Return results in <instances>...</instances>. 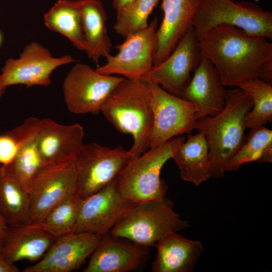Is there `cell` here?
Returning a JSON list of instances; mask_svg holds the SVG:
<instances>
[{
    "mask_svg": "<svg viewBox=\"0 0 272 272\" xmlns=\"http://www.w3.org/2000/svg\"><path fill=\"white\" fill-rule=\"evenodd\" d=\"M199 46L225 87H238L259 79L263 70L272 64V43L268 39L231 25L214 27L199 40Z\"/></svg>",
    "mask_w": 272,
    "mask_h": 272,
    "instance_id": "6da1fadb",
    "label": "cell"
},
{
    "mask_svg": "<svg viewBox=\"0 0 272 272\" xmlns=\"http://www.w3.org/2000/svg\"><path fill=\"white\" fill-rule=\"evenodd\" d=\"M253 105L251 97L238 87L226 90L224 108L218 114L197 119L193 129L202 133L209 147L211 177H223L226 167L246 137L244 119Z\"/></svg>",
    "mask_w": 272,
    "mask_h": 272,
    "instance_id": "7a4b0ae2",
    "label": "cell"
},
{
    "mask_svg": "<svg viewBox=\"0 0 272 272\" xmlns=\"http://www.w3.org/2000/svg\"><path fill=\"white\" fill-rule=\"evenodd\" d=\"M100 111L119 132L132 137L133 143L128 150L131 159L147 151L153 123L147 81L124 79L111 92Z\"/></svg>",
    "mask_w": 272,
    "mask_h": 272,
    "instance_id": "3957f363",
    "label": "cell"
},
{
    "mask_svg": "<svg viewBox=\"0 0 272 272\" xmlns=\"http://www.w3.org/2000/svg\"><path fill=\"white\" fill-rule=\"evenodd\" d=\"M185 140L181 135L173 138L131 159L116 177L121 195L136 203L165 197L168 187L161 177V170Z\"/></svg>",
    "mask_w": 272,
    "mask_h": 272,
    "instance_id": "277c9868",
    "label": "cell"
},
{
    "mask_svg": "<svg viewBox=\"0 0 272 272\" xmlns=\"http://www.w3.org/2000/svg\"><path fill=\"white\" fill-rule=\"evenodd\" d=\"M173 207L172 201L165 197L136 203L109 233L140 245L155 246L168 234L190 226L174 211Z\"/></svg>",
    "mask_w": 272,
    "mask_h": 272,
    "instance_id": "5b68a950",
    "label": "cell"
},
{
    "mask_svg": "<svg viewBox=\"0 0 272 272\" xmlns=\"http://www.w3.org/2000/svg\"><path fill=\"white\" fill-rule=\"evenodd\" d=\"M221 24L237 27L249 35L272 38V13L257 4L248 1L202 0L192 23L197 39Z\"/></svg>",
    "mask_w": 272,
    "mask_h": 272,
    "instance_id": "8992f818",
    "label": "cell"
},
{
    "mask_svg": "<svg viewBox=\"0 0 272 272\" xmlns=\"http://www.w3.org/2000/svg\"><path fill=\"white\" fill-rule=\"evenodd\" d=\"M131 159L121 146L110 148L95 143L84 144L76 158V193L81 198L113 181Z\"/></svg>",
    "mask_w": 272,
    "mask_h": 272,
    "instance_id": "52a82bcc",
    "label": "cell"
},
{
    "mask_svg": "<svg viewBox=\"0 0 272 272\" xmlns=\"http://www.w3.org/2000/svg\"><path fill=\"white\" fill-rule=\"evenodd\" d=\"M124 79L100 74L87 64L76 62L62 85L67 109L75 114L98 113L111 92Z\"/></svg>",
    "mask_w": 272,
    "mask_h": 272,
    "instance_id": "ba28073f",
    "label": "cell"
},
{
    "mask_svg": "<svg viewBox=\"0 0 272 272\" xmlns=\"http://www.w3.org/2000/svg\"><path fill=\"white\" fill-rule=\"evenodd\" d=\"M151 94L153 123L149 148L159 146L169 140L189 133L196 121L197 108L192 103L147 81Z\"/></svg>",
    "mask_w": 272,
    "mask_h": 272,
    "instance_id": "9c48e42d",
    "label": "cell"
},
{
    "mask_svg": "<svg viewBox=\"0 0 272 272\" xmlns=\"http://www.w3.org/2000/svg\"><path fill=\"white\" fill-rule=\"evenodd\" d=\"M158 24V19L155 17L146 28L115 46L117 54H109L106 62L95 70L103 75H118L127 79H141L153 65Z\"/></svg>",
    "mask_w": 272,
    "mask_h": 272,
    "instance_id": "30bf717a",
    "label": "cell"
},
{
    "mask_svg": "<svg viewBox=\"0 0 272 272\" xmlns=\"http://www.w3.org/2000/svg\"><path fill=\"white\" fill-rule=\"evenodd\" d=\"M75 159L44 165L37 174L30 191V212L33 223L54 206L76 193Z\"/></svg>",
    "mask_w": 272,
    "mask_h": 272,
    "instance_id": "8fae6325",
    "label": "cell"
},
{
    "mask_svg": "<svg viewBox=\"0 0 272 272\" xmlns=\"http://www.w3.org/2000/svg\"><path fill=\"white\" fill-rule=\"evenodd\" d=\"M74 62L77 60L70 55L53 57L47 48L33 42L24 47L18 58L6 60L0 75L6 88L15 85L47 86L55 69Z\"/></svg>",
    "mask_w": 272,
    "mask_h": 272,
    "instance_id": "7c38bea8",
    "label": "cell"
},
{
    "mask_svg": "<svg viewBox=\"0 0 272 272\" xmlns=\"http://www.w3.org/2000/svg\"><path fill=\"white\" fill-rule=\"evenodd\" d=\"M201 54L193 28L179 40L173 51L160 63L153 65L141 79L159 85L180 97L191 79L190 73L198 64Z\"/></svg>",
    "mask_w": 272,
    "mask_h": 272,
    "instance_id": "4fadbf2b",
    "label": "cell"
},
{
    "mask_svg": "<svg viewBox=\"0 0 272 272\" xmlns=\"http://www.w3.org/2000/svg\"><path fill=\"white\" fill-rule=\"evenodd\" d=\"M136 203L122 197L116 178L104 188L83 199L74 232L104 235L120 221Z\"/></svg>",
    "mask_w": 272,
    "mask_h": 272,
    "instance_id": "5bb4252c",
    "label": "cell"
},
{
    "mask_svg": "<svg viewBox=\"0 0 272 272\" xmlns=\"http://www.w3.org/2000/svg\"><path fill=\"white\" fill-rule=\"evenodd\" d=\"M103 235L72 232L58 237L42 258L23 272H70L91 256Z\"/></svg>",
    "mask_w": 272,
    "mask_h": 272,
    "instance_id": "9a60e30c",
    "label": "cell"
},
{
    "mask_svg": "<svg viewBox=\"0 0 272 272\" xmlns=\"http://www.w3.org/2000/svg\"><path fill=\"white\" fill-rule=\"evenodd\" d=\"M103 235L84 272H127L144 265L149 258L148 247L124 238Z\"/></svg>",
    "mask_w": 272,
    "mask_h": 272,
    "instance_id": "2e32d148",
    "label": "cell"
},
{
    "mask_svg": "<svg viewBox=\"0 0 272 272\" xmlns=\"http://www.w3.org/2000/svg\"><path fill=\"white\" fill-rule=\"evenodd\" d=\"M180 97L196 107V120L215 115L222 110L225 103L226 89L212 62L201 56Z\"/></svg>",
    "mask_w": 272,
    "mask_h": 272,
    "instance_id": "e0dca14e",
    "label": "cell"
},
{
    "mask_svg": "<svg viewBox=\"0 0 272 272\" xmlns=\"http://www.w3.org/2000/svg\"><path fill=\"white\" fill-rule=\"evenodd\" d=\"M202 0H161L163 12L157 30V45L153 65L166 59L179 40L192 28V23Z\"/></svg>",
    "mask_w": 272,
    "mask_h": 272,
    "instance_id": "ac0fdd59",
    "label": "cell"
},
{
    "mask_svg": "<svg viewBox=\"0 0 272 272\" xmlns=\"http://www.w3.org/2000/svg\"><path fill=\"white\" fill-rule=\"evenodd\" d=\"M39 120L36 117H29L10 130L18 141V151L10 164L1 165L6 176L29 193L37 174L44 165L36 140Z\"/></svg>",
    "mask_w": 272,
    "mask_h": 272,
    "instance_id": "d6986e66",
    "label": "cell"
},
{
    "mask_svg": "<svg viewBox=\"0 0 272 272\" xmlns=\"http://www.w3.org/2000/svg\"><path fill=\"white\" fill-rule=\"evenodd\" d=\"M83 127L63 125L48 118L39 120L36 140L44 164L75 159L84 144Z\"/></svg>",
    "mask_w": 272,
    "mask_h": 272,
    "instance_id": "ffe728a7",
    "label": "cell"
},
{
    "mask_svg": "<svg viewBox=\"0 0 272 272\" xmlns=\"http://www.w3.org/2000/svg\"><path fill=\"white\" fill-rule=\"evenodd\" d=\"M56 239L34 223L9 227L1 251L11 263L22 260L35 262L42 258Z\"/></svg>",
    "mask_w": 272,
    "mask_h": 272,
    "instance_id": "44dd1931",
    "label": "cell"
},
{
    "mask_svg": "<svg viewBox=\"0 0 272 272\" xmlns=\"http://www.w3.org/2000/svg\"><path fill=\"white\" fill-rule=\"evenodd\" d=\"M155 246L157 253L152 265L153 272H191L204 250L200 241L174 232L166 235Z\"/></svg>",
    "mask_w": 272,
    "mask_h": 272,
    "instance_id": "7402d4cb",
    "label": "cell"
},
{
    "mask_svg": "<svg viewBox=\"0 0 272 272\" xmlns=\"http://www.w3.org/2000/svg\"><path fill=\"white\" fill-rule=\"evenodd\" d=\"M86 44V53L95 63L110 54L112 46L106 28L107 13L101 0H77Z\"/></svg>",
    "mask_w": 272,
    "mask_h": 272,
    "instance_id": "603a6c76",
    "label": "cell"
},
{
    "mask_svg": "<svg viewBox=\"0 0 272 272\" xmlns=\"http://www.w3.org/2000/svg\"><path fill=\"white\" fill-rule=\"evenodd\" d=\"M171 159L177 165L181 178L196 186L211 177L209 147L204 134H188L174 151Z\"/></svg>",
    "mask_w": 272,
    "mask_h": 272,
    "instance_id": "cb8c5ba5",
    "label": "cell"
},
{
    "mask_svg": "<svg viewBox=\"0 0 272 272\" xmlns=\"http://www.w3.org/2000/svg\"><path fill=\"white\" fill-rule=\"evenodd\" d=\"M45 26L66 37L78 49L86 51L81 15L77 0H58L44 15Z\"/></svg>",
    "mask_w": 272,
    "mask_h": 272,
    "instance_id": "d4e9b609",
    "label": "cell"
},
{
    "mask_svg": "<svg viewBox=\"0 0 272 272\" xmlns=\"http://www.w3.org/2000/svg\"><path fill=\"white\" fill-rule=\"evenodd\" d=\"M0 215L11 227L33 223L30 193L6 176L0 165Z\"/></svg>",
    "mask_w": 272,
    "mask_h": 272,
    "instance_id": "484cf974",
    "label": "cell"
},
{
    "mask_svg": "<svg viewBox=\"0 0 272 272\" xmlns=\"http://www.w3.org/2000/svg\"><path fill=\"white\" fill-rule=\"evenodd\" d=\"M252 100L251 109L245 115L244 125L252 129L272 121V84L260 79L244 82L238 87Z\"/></svg>",
    "mask_w": 272,
    "mask_h": 272,
    "instance_id": "4316f807",
    "label": "cell"
},
{
    "mask_svg": "<svg viewBox=\"0 0 272 272\" xmlns=\"http://www.w3.org/2000/svg\"><path fill=\"white\" fill-rule=\"evenodd\" d=\"M83 199L75 193L56 205L34 224L57 238L74 232Z\"/></svg>",
    "mask_w": 272,
    "mask_h": 272,
    "instance_id": "83f0119b",
    "label": "cell"
},
{
    "mask_svg": "<svg viewBox=\"0 0 272 272\" xmlns=\"http://www.w3.org/2000/svg\"><path fill=\"white\" fill-rule=\"evenodd\" d=\"M160 0H134L117 11L113 29L126 39L144 29L148 19Z\"/></svg>",
    "mask_w": 272,
    "mask_h": 272,
    "instance_id": "f1b7e54d",
    "label": "cell"
},
{
    "mask_svg": "<svg viewBox=\"0 0 272 272\" xmlns=\"http://www.w3.org/2000/svg\"><path fill=\"white\" fill-rule=\"evenodd\" d=\"M271 148V129L265 126L250 129L245 142L227 163L226 171H237L246 163H258L263 154Z\"/></svg>",
    "mask_w": 272,
    "mask_h": 272,
    "instance_id": "f546056e",
    "label": "cell"
},
{
    "mask_svg": "<svg viewBox=\"0 0 272 272\" xmlns=\"http://www.w3.org/2000/svg\"><path fill=\"white\" fill-rule=\"evenodd\" d=\"M19 148V142L10 131L0 134V165L5 166L15 157Z\"/></svg>",
    "mask_w": 272,
    "mask_h": 272,
    "instance_id": "4dcf8cb0",
    "label": "cell"
},
{
    "mask_svg": "<svg viewBox=\"0 0 272 272\" xmlns=\"http://www.w3.org/2000/svg\"><path fill=\"white\" fill-rule=\"evenodd\" d=\"M19 269L14 263L9 262L0 250V272H19Z\"/></svg>",
    "mask_w": 272,
    "mask_h": 272,
    "instance_id": "1f68e13d",
    "label": "cell"
},
{
    "mask_svg": "<svg viewBox=\"0 0 272 272\" xmlns=\"http://www.w3.org/2000/svg\"><path fill=\"white\" fill-rule=\"evenodd\" d=\"M9 227L0 215V250H1L5 236Z\"/></svg>",
    "mask_w": 272,
    "mask_h": 272,
    "instance_id": "d6a6232c",
    "label": "cell"
},
{
    "mask_svg": "<svg viewBox=\"0 0 272 272\" xmlns=\"http://www.w3.org/2000/svg\"><path fill=\"white\" fill-rule=\"evenodd\" d=\"M134 0H112V7L117 11Z\"/></svg>",
    "mask_w": 272,
    "mask_h": 272,
    "instance_id": "836d02e7",
    "label": "cell"
},
{
    "mask_svg": "<svg viewBox=\"0 0 272 272\" xmlns=\"http://www.w3.org/2000/svg\"><path fill=\"white\" fill-rule=\"evenodd\" d=\"M6 88L3 85L0 75V99L5 91Z\"/></svg>",
    "mask_w": 272,
    "mask_h": 272,
    "instance_id": "e575fe53",
    "label": "cell"
},
{
    "mask_svg": "<svg viewBox=\"0 0 272 272\" xmlns=\"http://www.w3.org/2000/svg\"><path fill=\"white\" fill-rule=\"evenodd\" d=\"M2 41H3V36H2V34L1 32L0 31V46L2 43Z\"/></svg>",
    "mask_w": 272,
    "mask_h": 272,
    "instance_id": "d590c367",
    "label": "cell"
}]
</instances>
